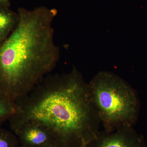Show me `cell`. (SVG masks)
Instances as JSON below:
<instances>
[{"label": "cell", "instance_id": "obj_2", "mask_svg": "<svg viewBox=\"0 0 147 147\" xmlns=\"http://www.w3.org/2000/svg\"><path fill=\"white\" fill-rule=\"evenodd\" d=\"M19 21L0 44V95L13 101L31 92L60 58L53 22L57 10L20 7Z\"/></svg>", "mask_w": 147, "mask_h": 147}, {"label": "cell", "instance_id": "obj_5", "mask_svg": "<svg viewBox=\"0 0 147 147\" xmlns=\"http://www.w3.org/2000/svg\"><path fill=\"white\" fill-rule=\"evenodd\" d=\"M11 129L18 134L26 144L32 146H47L52 137L44 127L29 121H19L10 118Z\"/></svg>", "mask_w": 147, "mask_h": 147}, {"label": "cell", "instance_id": "obj_7", "mask_svg": "<svg viewBox=\"0 0 147 147\" xmlns=\"http://www.w3.org/2000/svg\"><path fill=\"white\" fill-rule=\"evenodd\" d=\"M17 111L18 107L15 101L0 95V123L8 120Z\"/></svg>", "mask_w": 147, "mask_h": 147}, {"label": "cell", "instance_id": "obj_1", "mask_svg": "<svg viewBox=\"0 0 147 147\" xmlns=\"http://www.w3.org/2000/svg\"><path fill=\"white\" fill-rule=\"evenodd\" d=\"M11 117L44 127L65 147H88L99 134L100 122L88 84L75 67L71 72L45 77L31 92L16 100Z\"/></svg>", "mask_w": 147, "mask_h": 147}, {"label": "cell", "instance_id": "obj_10", "mask_svg": "<svg viewBox=\"0 0 147 147\" xmlns=\"http://www.w3.org/2000/svg\"><path fill=\"white\" fill-rule=\"evenodd\" d=\"M42 147H54L53 146H51L50 145H47V146H43Z\"/></svg>", "mask_w": 147, "mask_h": 147}, {"label": "cell", "instance_id": "obj_11", "mask_svg": "<svg viewBox=\"0 0 147 147\" xmlns=\"http://www.w3.org/2000/svg\"></svg>", "mask_w": 147, "mask_h": 147}, {"label": "cell", "instance_id": "obj_8", "mask_svg": "<svg viewBox=\"0 0 147 147\" xmlns=\"http://www.w3.org/2000/svg\"><path fill=\"white\" fill-rule=\"evenodd\" d=\"M15 141L10 131L0 128V147H15Z\"/></svg>", "mask_w": 147, "mask_h": 147}, {"label": "cell", "instance_id": "obj_9", "mask_svg": "<svg viewBox=\"0 0 147 147\" xmlns=\"http://www.w3.org/2000/svg\"><path fill=\"white\" fill-rule=\"evenodd\" d=\"M0 5L9 8L10 6V1L9 0H0Z\"/></svg>", "mask_w": 147, "mask_h": 147}, {"label": "cell", "instance_id": "obj_4", "mask_svg": "<svg viewBox=\"0 0 147 147\" xmlns=\"http://www.w3.org/2000/svg\"><path fill=\"white\" fill-rule=\"evenodd\" d=\"M89 145L91 147H146L144 137L132 126L123 127L99 134Z\"/></svg>", "mask_w": 147, "mask_h": 147}, {"label": "cell", "instance_id": "obj_6", "mask_svg": "<svg viewBox=\"0 0 147 147\" xmlns=\"http://www.w3.org/2000/svg\"><path fill=\"white\" fill-rule=\"evenodd\" d=\"M19 21L17 12L0 5V44L10 34Z\"/></svg>", "mask_w": 147, "mask_h": 147}, {"label": "cell", "instance_id": "obj_3", "mask_svg": "<svg viewBox=\"0 0 147 147\" xmlns=\"http://www.w3.org/2000/svg\"><path fill=\"white\" fill-rule=\"evenodd\" d=\"M92 102L106 132L137 121L140 103L137 92L123 79L109 71L98 72L88 84Z\"/></svg>", "mask_w": 147, "mask_h": 147}]
</instances>
